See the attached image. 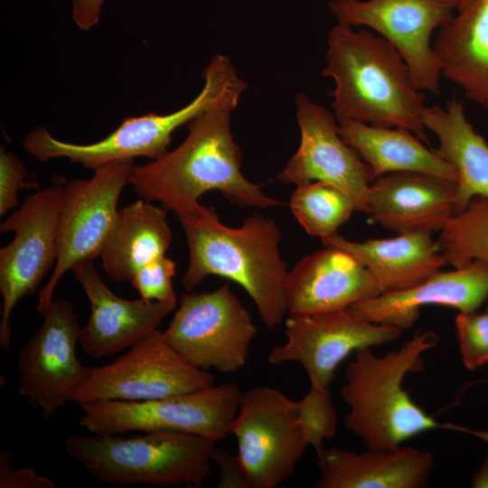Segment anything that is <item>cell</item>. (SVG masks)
I'll use <instances>...</instances> for the list:
<instances>
[{
    "label": "cell",
    "mask_w": 488,
    "mask_h": 488,
    "mask_svg": "<svg viewBox=\"0 0 488 488\" xmlns=\"http://www.w3.org/2000/svg\"><path fill=\"white\" fill-rule=\"evenodd\" d=\"M237 107L224 104L206 110L187 124L188 134L178 146L145 164H135L129 182L133 190L177 218L196 214L202 207L200 198L212 190L241 208L280 205L241 172L242 153L230 127Z\"/></svg>",
    "instance_id": "obj_1"
},
{
    "label": "cell",
    "mask_w": 488,
    "mask_h": 488,
    "mask_svg": "<svg viewBox=\"0 0 488 488\" xmlns=\"http://www.w3.org/2000/svg\"><path fill=\"white\" fill-rule=\"evenodd\" d=\"M324 77L334 81L335 116L383 127H401L428 144L425 95L395 47L364 28L337 23L328 33Z\"/></svg>",
    "instance_id": "obj_2"
},
{
    "label": "cell",
    "mask_w": 488,
    "mask_h": 488,
    "mask_svg": "<svg viewBox=\"0 0 488 488\" xmlns=\"http://www.w3.org/2000/svg\"><path fill=\"white\" fill-rule=\"evenodd\" d=\"M177 219L189 249L183 288L191 292L209 276L228 278L245 289L268 329L280 324L287 311L288 271L279 249L281 230L275 221L255 213L232 228L221 221L213 207L205 205L194 215Z\"/></svg>",
    "instance_id": "obj_3"
},
{
    "label": "cell",
    "mask_w": 488,
    "mask_h": 488,
    "mask_svg": "<svg viewBox=\"0 0 488 488\" xmlns=\"http://www.w3.org/2000/svg\"><path fill=\"white\" fill-rule=\"evenodd\" d=\"M438 343L435 333L418 332L401 347L382 357L374 355L370 347L354 352L340 390L349 406L343 423L368 449L394 450L406 440L432 429L465 432L488 442V431L436 421L404 389L402 382L407 374L423 371V354Z\"/></svg>",
    "instance_id": "obj_4"
},
{
    "label": "cell",
    "mask_w": 488,
    "mask_h": 488,
    "mask_svg": "<svg viewBox=\"0 0 488 488\" xmlns=\"http://www.w3.org/2000/svg\"><path fill=\"white\" fill-rule=\"evenodd\" d=\"M202 77L203 86L198 95L175 111L125 118L105 138L90 144L59 140L47 128L38 127L25 136L23 147L42 162L67 158L93 170L137 157L157 159L168 151L173 135L179 127L213 107L238 106L247 88L231 60L224 54H215Z\"/></svg>",
    "instance_id": "obj_5"
},
{
    "label": "cell",
    "mask_w": 488,
    "mask_h": 488,
    "mask_svg": "<svg viewBox=\"0 0 488 488\" xmlns=\"http://www.w3.org/2000/svg\"><path fill=\"white\" fill-rule=\"evenodd\" d=\"M218 441L180 431L71 436L69 455L96 479L119 485L202 486L211 474Z\"/></svg>",
    "instance_id": "obj_6"
},
{
    "label": "cell",
    "mask_w": 488,
    "mask_h": 488,
    "mask_svg": "<svg viewBox=\"0 0 488 488\" xmlns=\"http://www.w3.org/2000/svg\"><path fill=\"white\" fill-rule=\"evenodd\" d=\"M232 382L175 396L143 400H95L79 404L80 425L91 434L180 431L216 441L231 434L241 397Z\"/></svg>",
    "instance_id": "obj_7"
},
{
    "label": "cell",
    "mask_w": 488,
    "mask_h": 488,
    "mask_svg": "<svg viewBox=\"0 0 488 488\" xmlns=\"http://www.w3.org/2000/svg\"><path fill=\"white\" fill-rule=\"evenodd\" d=\"M134 161L94 170L89 179L63 184V202L57 223V259L52 274L38 295L37 311L44 314L56 286L67 271L84 260L99 258L113 230L118 200L129 184Z\"/></svg>",
    "instance_id": "obj_8"
},
{
    "label": "cell",
    "mask_w": 488,
    "mask_h": 488,
    "mask_svg": "<svg viewBox=\"0 0 488 488\" xmlns=\"http://www.w3.org/2000/svg\"><path fill=\"white\" fill-rule=\"evenodd\" d=\"M257 327L228 283L211 292H190L163 332L166 342L193 366L234 372L247 361Z\"/></svg>",
    "instance_id": "obj_9"
},
{
    "label": "cell",
    "mask_w": 488,
    "mask_h": 488,
    "mask_svg": "<svg viewBox=\"0 0 488 488\" xmlns=\"http://www.w3.org/2000/svg\"><path fill=\"white\" fill-rule=\"evenodd\" d=\"M213 375L188 362L155 329L111 363L89 368L70 402L143 401L204 389Z\"/></svg>",
    "instance_id": "obj_10"
},
{
    "label": "cell",
    "mask_w": 488,
    "mask_h": 488,
    "mask_svg": "<svg viewBox=\"0 0 488 488\" xmlns=\"http://www.w3.org/2000/svg\"><path fill=\"white\" fill-rule=\"evenodd\" d=\"M461 0H331L337 23L366 26L383 37L407 62L416 88L440 93L442 63L431 42L456 13Z\"/></svg>",
    "instance_id": "obj_11"
},
{
    "label": "cell",
    "mask_w": 488,
    "mask_h": 488,
    "mask_svg": "<svg viewBox=\"0 0 488 488\" xmlns=\"http://www.w3.org/2000/svg\"><path fill=\"white\" fill-rule=\"evenodd\" d=\"M231 434L249 488L279 485L294 474L308 446L297 401L271 387L241 394Z\"/></svg>",
    "instance_id": "obj_12"
},
{
    "label": "cell",
    "mask_w": 488,
    "mask_h": 488,
    "mask_svg": "<svg viewBox=\"0 0 488 488\" xmlns=\"http://www.w3.org/2000/svg\"><path fill=\"white\" fill-rule=\"evenodd\" d=\"M63 184L46 186L28 195L0 224L1 233L14 232L0 249L2 296L0 347H11V314L18 302L38 288L57 259V223Z\"/></svg>",
    "instance_id": "obj_13"
},
{
    "label": "cell",
    "mask_w": 488,
    "mask_h": 488,
    "mask_svg": "<svg viewBox=\"0 0 488 488\" xmlns=\"http://www.w3.org/2000/svg\"><path fill=\"white\" fill-rule=\"evenodd\" d=\"M80 328L71 303L53 300L39 330L18 352V391L45 418L70 402L89 373L76 353Z\"/></svg>",
    "instance_id": "obj_14"
},
{
    "label": "cell",
    "mask_w": 488,
    "mask_h": 488,
    "mask_svg": "<svg viewBox=\"0 0 488 488\" xmlns=\"http://www.w3.org/2000/svg\"><path fill=\"white\" fill-rule=\"evenodd\" d=\"M300 143L277 179L302 185L330 183L352 200L355 211L368 214V193L374 177L371 167L341 137L334 113L300 92L296 99Z\"/></svg>",
    "instance_id": "obj_15"
},
{
    "label": "cell",
    "mask_w": 488,
    "mask_h": 488,
    "mask_svg": "<svg viewBox=\"0 0 488 488\" xmlns=\"http://www.w3.org/2000/svg\"><path fill=\"white\" fill-rule=\"evenodd\" d=\"M285 333L286 342L272 348L269 362H298L310 385L329 389L337 367L352 352L391 343L403 331L366 321L347 308L324 314H290Z\"/></svg>",
    "instance_id": "obj_16"
},
{
    "label": "cell",
    "mask_w": 488,
    "mask_h": 488,
    "mask_svg": "<svg viewBox=\"0 0 488 488\" xmlns=\"http://www.w3.org/2000/svg\"><path fill=\"white\" fill-rule=\"evenodd\" d=\"M70 271L89 301L90 315L80 328L79 343L93 358L108 357L129 348L157 329L177 305L141 297L121 298L103 282L93 260L81 261Z\"/></svg>",
    "instance_id": "obj_17"
},
{
    "label": "cell",
    "mask_w": 488,
    "mask_h": 488,
    "mask_svg": "<svg viewBox=\"0 0 488 488\" xmlns=\"http://www.w3.org/2000/svg\"><path fill=\"white\" fill-rule=\"evenodd\" d=\"M285 293L289 314H314L347 309L382 290L355 257L324 247L300 258L287 272Z\"/></svg>",
    "instance_id": "obj_18"
},
{
    "label": "cell",
    "mask_w": 488,
    "mask_h": 488,
    "mask_svg": "<svg viewBox=\"0 0 488 488\" xmlns=\"http://www.w3.org/2000/svg\"><path fill=\"white\" fill-rule=\"evenodd\" d=\"M487 297L488 264L475 259L451 271L439 270L411 288L382 292L349 308L366 321L404 331L415 324L423 306L436 305L472 313Z\"/></svg>",
    "instance_id": "obj_19"
},
{
    "label": "cell",
    "mask_w": 488,
    "mask_h": 488,
    "mask_svg": "<svg viewBox=\"0 0 488 488\" xmlns=\"http://www.w3.org/2000/svg\"><path fill=\"white\" fill-rule=\"evenodd\" d=\"M456 183L418 172L377 177L368 193V215L397 234L441 231L454 216Z\"/></svg>",
    "instance_id": "obj_20"
},
{
    "label": "cell",
    "mask_w": 488,
    "mask_h": 488,
    "mask_svg": "<svg viewBox=\"0 0 488 488\" xmlns=\"http://www.w3.org/2000/svg\"><path fill=\"white\" fill-rule=\"evenodd\" d=\"M316 488H421L429 483L434 455L414 447L355 453L324 448Z\"/></svg>",
    "instance_id": "obj_21"
},
{
    "label": "cell",
    "mask_w": 488,
    "mask_h": 488,
    "mask_svg": "<svg viewBox=\"0 0 488 488\" xmlns=\"http://www.w3.org/2000/svg\"><path fill=\"white\" fill-rule=\"evenodd\" d=\"M321 241L324 247L339 248L355 257L368 268L382 292L411 288L447 264L428 231L362 242L350 240L336 232Z\"/></svg>",
    "instance_id": "obj_22"
},
{
    "label": "cell",
    "mask_w": 488,
    "mask_h": 488,
    "mask_svg": "<svg viewBox=\"0 0 488 488\" xmlns=\"http://www.w3.org/2000/svg\"><path fill=\"white\" fill-rule=\"evenodd\" d=\"M433 48L442 74L488 110V0H470L437 31Z\"/></svg>",
    "instance_id": "obj_23"
},
{
    "label": "cell",
    "mask_w": 488,
    "mask_h": 488,
    "mask_svg": "<svg viewBox=\"0 0 488 488\" xmlns=\"http://www.w3.org/2000/svg\"><path fill=\"white\" fill-rule=\"evenodd\" d=\"M423 122L438 139L435 151L457 172L454 215L474 198H488V144L467 120L464 105L452 98L445 108L426 106Z\"/></svg>",
    "instance_id": "obj_24"
},
{
    "label": "cell",
    "mask_w": 488,
    "mask_h": 488,
    "mask_svg": "<svg viewBox=\"0 0 488 488\" xmlns=\"http://www.w3.org/2000/svg\"><path fill=\"white\" fill-rule=\"evenodd\" d=\"M336 118L341 137L371 167L374 179L390 173L418 172L457 182L454 166L411 131Z\"/></svg>",
    "instance_id": "obj_25"
},
{
    "label": "cell",
    "mask_w": 488,
    "mask_h": 488,
    "mask_svg": "<svg viewBox=\"0 0 488 488\" xmlns=\"http://www.w3.org/2000/svg\"><path fill=\"white\" fill-rule=\"evenodd\" d=\"M172 240L167 210L141 198L119 209L99 256L102 267L115 282L130 281L144 265L165 255Z\"/></svg>",
    "instance_id": "obj_26"
},
{
    "label": "cell",
    "mask_w": 488,
    "mask_h": 488,
    "mask_svg": "<svg viewBox=\"0 0 488 488\" xmlns=\"http://www.w3.org/2000/svg\"><path fill=\"white\" fill-rule=\"evenodd\" d=\"M289 207L305 232L320 239L336 233L356 211L348 194L324 182L297 185L291 194Z\"/></svg>",
    "instance_id": "obj_27"
},
{
    "label": "cell",
    "mask_w": 488,
    "mask_h": 488,
    "mask_svg": "<svg viewBox=\"0 0 488 488\" xmlns=\"http://www.w3.org/2000/svg\"><path fill=\"white\" fill-rule=\"evenodd\" d=\"M436 244L455 268L475 259L488 264V198L475 197L465 211L454 215Z\"/></svg>",
    "instance_id": "obj_28"
},
{
    "label": "cell",
    "mask_w": 488,
    "mask_h": 488,
    "mask_svg": "<svg viewBox=\"0 0 488 488\" xmlns=\"http://www.w3.org/2000/svg\"><path fill=\"white\" fill-rule=\"evenodd\" d=\"M297 404L305 442L314 448L319 456L324 448V439L333 436L337 427V413L330 389L310 385Z\"/></svg>",
    "instance_id": "obj_29"
},
{
    "label": "cell",
    "mask_w": 488,
    "mask_h": 488,
    "mask_svg": "<svg viewBox=\"0 0 488 488\" xmlns=\"http://www.w3.org/2000/svg\"><path fill=\"white\" fill-rule=\"evenodd\" d=\"M455 327L462 361L474 371L488 362V312H459Z\"/></svg>",
    "instance_id": "obj_30"
},
{
    "label": "cell",
    "mask_w": 488,
    "mask_h": 488,
    "mask_svg": "<svg viewBox=\"0 0 488 488\" xmlns=\"http://www.w3.org/2000/svg\"><path fill=\"white\" fill-rule=\"evenodd\" d=\"M174 261L165 255L160 256L140 267L130 279L141 298L162 302H177L173 277Z\"/></svg>",
    "instance_id": "obj_31"
},
{
    "label": "cell",
    "mask_w": 488,
    "mask_h": 488,
    "mask_svg": "<svg viewBox=\"0 0 488 488\" xmlns=\"http://www.w3.org/2000/svg\"><path fill=\"white\" fill-rule=\"evenodd\" d=\"M26 170L13 153L0 150V215L5 216L18 206V191L24 185Z\"/></svg>",
    "instance_id": "obj_32"
},
{
    "label": "cell",
    "mask_w": 488,
    "mask_h": 488,
    "mask_svg": "<svg viewBox=\"0 0 488 488\" xmlns=\"http://www.w3.org/2000/svg\"><path fill=\"white\" fill-rule=\"evenodd\" d=\"M13 455L0 452V488H54L50 478L38 474L31 467H13Z\"/></svg>",
    "instance_id": "obj_33"
},
{
    "label": "cell",
    "mask_w": 488,
    "mask_h": 488,
    "mask_svg": "<svg viewBox=\"0 0 488 488\" xmlns=\"http://www.w3.org/2000/svg\"><path fill=\"white\" fill-rule=\"evenodd\" d=\"M212 458L213 462H216L221 469L219 487L249 488L238 455H232L217 446Z\"/></svg>",
    "instance_id": "obj_34"
},
{
    "label": "cell",
    "mask_w": 488,
    "mask_h": 488,
    "mask_svg": "<svg viewBox=\"0 0 488 488\" xmlns=\"http://www.w3.org/2000/svg\"><path fill=\"white\" fill-rule=\"evenodd\" d=\"M105 1L71 0L72 19L76 25L83 31H89L96 26L99 22Z\"/></svg>",
    "instance_id": "obj_35"
},
{
    "label": "cell",
    "mask_w": 488,
    "mask_h": 488,
    "mask_svg": "<svg viewBox=\"0 0 488 488\" xmlns=\"http://www.w3.org/2000/svg\"><path fill=\"white\" fill-rule=\"evenodd\" d=\"M472 487L488 488V451L485 461L473 478Z\"/></svg>",
    "instance_id": "obj_36"
},
{
    "label": "cell",
    "mask_w": 488,
    "mask_h": 488,
    "mask_svg": "<svg viewBox=\"0 0 488 488\" xmlns=\"http://www.w3.org/2000/svg\"><path fill=\"white\" fill-rule=\"evenodd\" d=\"M469 1H470V0H461V3H460V5H459V6L467 4Z\"/></svg>",
    "instance_id": "obj_37"
},
{
    "label": "cell",
    "mask_w": 488,
    "mask_h": 488,
    "mask_svg": "<svg viewBox=\"0 0 488 488\" xmlns=\"http://www.w3.org/2000/svg\"><path fill=\"white\" fill-rule=\"evenodd\" d=\"M487 312H488V310H487Z\"/></svg>",
    "instance_id": "obj_38"
}]
</instances>
